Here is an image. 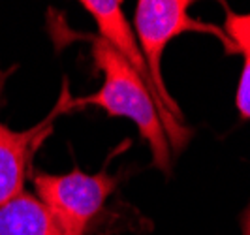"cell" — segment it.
I'll list each match as a JSON object with an SVG mask.
<instances>
[{
    "label": "cell",
    "instance_id": "cell-1",
    "mask_svg": "<svg viewBox=\"0 0 250 235\" xmlns=\"http://www.w3.org/2000/svg\"><path fill=\"white\" fill-rule=\"evenodd\" d=\"M94 64L104 74V85L94 94L72 98V109L98 106L109 117H125L138 126L141 137L149 143L154 166L169 173L171 150L162 126V117L156 102L138 72L113 49L104 38H90Z\"/></svg>",
    "mask_w": 250,
    "mask_h": 235
},
{
    "label": "cell",
    "instance_id": "cell-7",
    "mask_svg": "<svg viewBox=\"0 0 250 235\" xmlns=\"http://www.w3.org/2000/svg\"><path fill=\"white\" fill-rule=\"evenodd\" d=\"M226 12V36L235 45V53L243 55V72L239 77L235 106L243 121H250V13L233 12L228 4H222Z\"/></svg>",
    "mask_w": 250,
    "mask_h": 235
},
{
    "label": "cell",
    "instance_id": "cell-8",
    "mask_svg": "<svg viewBox=\"0 0 250 235\" xmlns=\"http://www.w3.org/2000/svg\"><path fill=\"white\" fill-rule=\"evenodd\" d=\"M243 235H250V207L243 216Z\"/></svg>",
    "mask_w": 250,
    "mask_h": 235
},
{
    "label": "cell",
    "instance_id": "cell-6",
    "mask_svg": "<svg viewBox=\"0 0 250 235\" xmlns=\"http://www.w3.org/2000/svg\"><path fill=\"white\" fill-rule=\"evenodd\" d=\"M0 235H66V232L40 199L21 192L0 207Z\"/></svg>",
    "mask_w": 250,
    "mask_h": 235
},
{
    "label": "cell",
    "instance_id": "cell-5",
    "mask_svg": "<svg viewBox=\"0 0 250 235\" xmlns=\"http://www.w3.org/2000/svg\"><path fill=\"white\" fill-rule=\"evenodd\" d=\"M72 98L74 96L70 94L68 81H64L57 106L42 123L23 132H15L0 123V207L23 192L26 170L32 154L51 134L53 123L62 113L74 111Z\"/></svg>",
    "mask_w": 250,
    "mask_h": 235
},
{
    "label": "cell",
    "instance_id": "cell-4",
    "mask_svg": "<svg viewBox=\"0 0 250 235\" xmlns=\"http://www.w3.org/2000/svg\"><path fill=\"white\" fill-rule=\"evenodd\" d=\"M81 6L87 10L94 21L96 26L100 30V38H104L113 49L117 51L123 59H125L141 77V81L147 85V88L150 90L152 98L156 102L158 109H160V117H162V126L166 130L167 141L171 143V147L175 149V152L183 150V147L188 143V139L192 137V130L187 128L181 121H177L171 113L164 107L162 100L156 92V87L152 83V77L149 74L147 62L141 55L136 36L132 32V28L126 21L125 13H123V2L119 0H85L81 2Z\"/></svg>",
    "mask_w": 250,
    "mask_h": 235
},
{
    "label": "cell",
    "instance_id": "cell-3",
    "mask_svg": "<svg viewBox=\"0 0 250 235\" xmlns=\"http://www.w3.org/2000/svg\"><path fill=\"white\" fill-rule=\"evenodd\" d=\"M119 179L105 170L88 175L74 170L64 175L36 173L34 188L40 201L53 213L66 235H85L117 188Z\"/></svg>",
    "mask_w": 250,
    "mask_h": 235
},
{
    "label": "cell",
    "instance_id": "cell-2",
    "mask_svg": "<svg viewBox=\"0 0 250 235\" xmlns=\"http://www.w3.org/2000/svg\"><path fill=\"white\" fill-rule=\"evenodd\" d=\"M188 0H139L136 6L134 25L141 43V55L147 62L149 74L156 92L162 100L164 107L183 123V113L177 102L167 92L162 77V53L166 45L183 32H203L218 38L224 45L226 53H235V45L226 36V32L216 25L203 23L200 19L190 17Z\"/></svg>",
    "mask_w": 250,
    "mask_h": 235
}]
</instances>
